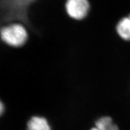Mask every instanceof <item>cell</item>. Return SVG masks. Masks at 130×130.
I'll list each match as a JSON object with an SVG mask.
<instances>
[{
  "label": "cell",
  "instance_id": "1",
  "mask_svg": "<svg viewBox=\"0 0 130 130\" xmlns=\"http://www.w3.org/2000/svg\"><path fill=\"white\" fill-rule=\"evenodd\" d=\"M0 38L8 46L13 48H19L25 45L27 42L28 33L22 24H10L1 28Z\"/></svg>",
  "mask_w": 130,
  "mask_h": 130
},
{
  "label": "cell",
  "instance_id": "2",
  "mask_svg": "<svg viewBox=\"0 0 130 130\" xmlns=\"http://www.w3.org/2000/svg\"><path fill=\"white\" fill-rule=\"evenodd\" d=\"M64 8L66 13L71 18L82 20L89 13L90 3L88 0H66Z\"/></svg>",
  "mask_w": 130,
  "mask_h": 130
},
{
  "label": "cell",
  "instance_id": "3",
  "mask_svg": "<svg viewBox=\"0 0 130 130\" xmlns=\"http://www.w3.org/2000/svg\"><path fill=\"white\" fill-rule=\"evenodd\" d=\"M27 130H51V127L44 117L35 116L27 122Z\"/></svg>",
  "mask_w": 130,
  "mask_h": 130
},
{
  "label": "cell",
  "instance_id": "4",
  "mask_svg": "<svg viewBox=\"0 0 130 130\" xmlns=\"http://www.w3.org/2000/svg\"><path fill=\"white\" fill-rule=\"evenodd\" d=\"M90 130H120L110 116H102L95 121V126Z\"/></svg>",
  "mask_w": 130,
  "mask_h": 130
},
{
  "label": "cell",
  "instance_id": "5",
  "mask_svg": "<svg viewBox=\"0 0 130 130\" xmlns=\"http://www.w3.org/2000/svg\"><path fill=\"white\" fill-rule=\"evenodd\" d=\"M116 31L123 40H130V14L119 21L116 25Z\"/></svg>",
  "mask_w": 130,
  "mask_h": 130
},
{
  "label": "cell",
  "instance_id": "6",
  "mask_svg": "<svg viewBox=\"0 0 130 130\" xmlns=\"http://www.w3.org/2000/svg\"><path fill=\"white\" fill-rule=\"evenodd\" d=\"M5 111V105L4 103L0 100V116H2Z\"/></svg>",
  "mask_w": 130,
  "mask_h": 130
}]
</instances>
